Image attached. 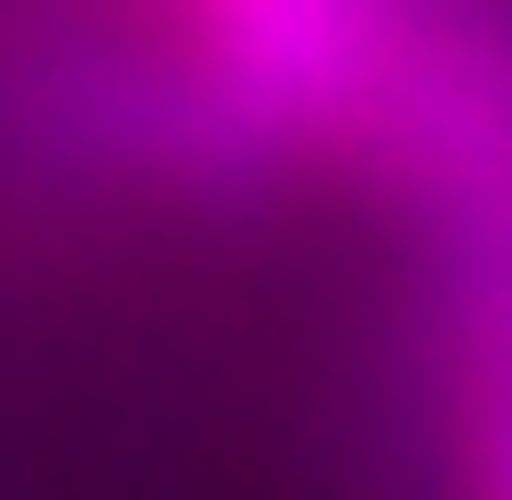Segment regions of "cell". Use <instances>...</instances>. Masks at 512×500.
<instances>
[{"instance_id":"1","label":"cell","mask_w":512,"mask_h":500,"mask_svg":"<svg viewBox=\"0 0 512 500\" xmlns=\"http://www.w3.org/2000/svg\"><path fill=\"white\" fill-rule=\"evenodd\" d=\"M198 82L245 140H303L384 94V0H198Z\"/></svg>"},{"instance_id":"2","label":"cell","mask_w":512,"mask_h":500,"mask_svg":"<svg viewBox=\"0 0 512 500\" xmlns=\"http://www.w3.org/2000/svg\"><path fill=\"white\" fill-rule=\"evenodd\" d=\"M478 500H512V384L489 396V419H478Z\"/></svg>"}]
</instances>
